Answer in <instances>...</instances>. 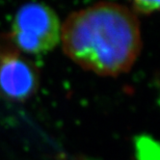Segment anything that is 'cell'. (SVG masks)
<instances>
[{"instance_id":"6da1fadb","label":"cell","mask_w":160,"mask_h":160,"mask_svg":"<svg viewBox=\"0 0 160 160\" xmlns=\"http://www.w3.org/2000/svg\"><path fill=\"white\" fill-rule=\"evenodd\" d=\"M60 40L74 63L101 76L128 72L142 50L138 17L114 2L96 3L71 14L61 27Z\"/></svg>"},{"instance_id":"7a4b0ae2","label":"cell","mask_w":160,"mask_h":160,"mask_svg":"<svg viewBox=\"0 0 160 160\" xmlns=\"http://www.w3.org/2000/svg\"><path fill=\"white\" fill-rule=\"evenodd\" d=\"M9 38L23 53L43 54L60 41L58 16L48 5L31 2L21 6L14 18Z\"/></svg>"},{"instance_id":"3957f363","label":"cell","mask_w":160,"mask_h":160,"mask_svg":"<svg viewBox=\"0 0 160 160\" xmlns=\"http://www.w3.org/2000/svg\"><path fill=\"white\" fill-rule=\"evenodd\" d=\"M38 68L21 52L8 35H0V96L24 101L37 92Z\"/></svg>"},{"instance_id":"277c9868","label":"cell","mask_w":160,"mask_h":160,"mask_svg":"<svg viewBox=\"0 0 160 160\" xmlns=\"http://www.w3.org/2000/svg\"><path fill=\"white\" fill-rule=\"evenodd\" d=\"M130 9L137 16L151 15L160 12V1H134Z\"/></svg>"}]
</instances>
